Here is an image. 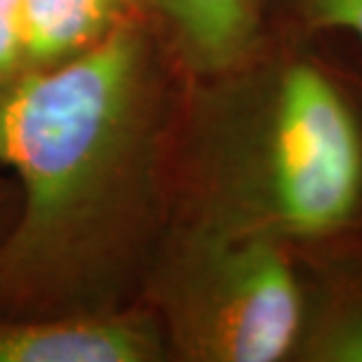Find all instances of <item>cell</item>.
<instances>
[{
	"mask_svg": "<svg viewBox=\"0 0 362 362\" xmlns=\"http://www.w3.org/2000/svg\"><path fill=\"white\" fill-rule=\"evenodd\" d=\"M136 12V0H21L24 74L92 52Z\"/></svg>",
	"mask_w": 362,
	"mask_h": 362,
	"instance_id": "7",
	"label": "cell"
},
{
	"mask_svg": "<svg viewBox=\"0 0 362 362\" xmlns=\"http://www.w3.org/2000/svg\"><path fill=\"white\" fill-rule=\"evenodd\" d=\"M0 362H172L144 299L113 310L0 315Z\"/></svg>",
	"mask_w": 362,
	"mask_h": 362,
	"instance_id": "4",
	"label": "cell"
},
{
	"mask_svg": "<svg viewBox=\"0 0 362 362\" xmlns=\"http://www.w3.org/2000/svg\"><path fill=\"white\" fill-rule=\"evenodd\" d=\"M24 74L21 0H0V92Z\"/></svg>",
	"mask_w": 362,
	"mask_h": 362,
	"instance_id": "9",
	"label": "cell"
},
{
	"mask_svg": "<svg viewBox=\"0 0 362 362\" xmlns=\"http://www.w3.org/2000/svg\"><path fill=\"white\" fill-rule=\"evenodd\" d=\"M301 259L306 301L294 362H362V230Z\"/></svg>",
	"mask_w": 362,
	"mask_h": 362,
	"instance_id": "6",
	"label": "cell"
},
{
	"mask_svg": "<svg viewBox=\"0 0 362 362\" xmlns=\"http://www.w3.org/2000/svg\"><path fill=\"white\" fill-rule=\"evenodd\" d=\"M172 221L296 252L362 230V81L320 38L278 28L247 57L184 78Z\"/></svg>",
	"mask_w": 362,
	"mask_h": 362,
	"instance_id": "2",
	"label": "cell"
},
{
	"mask_svg": "<svg viewBox=\"0 0 362 362\" xmlns=\"http://www.w3.org/2000/svg\"><path fill=\"white\" fill-rule=\"evenodd\" d=\"M14 214H17V184L5 170H0V243L10 230Z\"/></svg>",
	"mask_w": 362,
	"mask_h": 362,
	"instance_id": "10",
	"label": "cell"
},
{
	"mask_svg": "<svg viewBox=\"0 0 362 362\" xmlns=\"http://www.w3.org/2000/svg\"><path fill=\"white\" fill-rule=\"evenodd\" d=\"M184 78L240 62L269 28L266 0H136Z\"/></svg>",
	"mask_w": 362,
	"mask_h": 362,
	"instance_id": "5",
	"label": "cell"
},
{
	"mask_svg": "<svg viewBox=\"0 0 362 362\" xmlns=\"http://www.w3.org/2000/svg\"><path fill=\"white\" fill-rule=\"evenodd\" d=\"M181 85L136 12L92 52L0 92V170L17 184V214L0 243V315L141 299L172 226Z\"/></svg>",
	"mask_w": 362,
	"mask_h": 362,
	"instance_id": "1",
	"label": "cell"
},
{
	"mask_svg": "<svg viewBox=\"0 0 362 362\" xmlns=\"http://www.w3.org/2000/svg\"><path fill=\"white\" fill-rule=\"evenodd\" d=\"M141 299L172 362H294L301 341V252L273 238L172 221Z\"/></svg>",
	"mask_w": 362,
	"mask_h": 362,
	"instance_id": "3",
	"label": "cell"
},
{
	"mask_svg": "<svg viewBox=\"0 0 362 362\" xmlns=\"http://www.w3.org/2000/svg\"><path fill=\"white\" fill-rule=\"evenodd\" d=\"M269 28L303 38L344 33L362 47V0H266Z\"/></svg>",
	"mask_w": 362,
	"mask_h": 362,
	"instance_id": "8",
	"label": "cell"
}]
</instances>
